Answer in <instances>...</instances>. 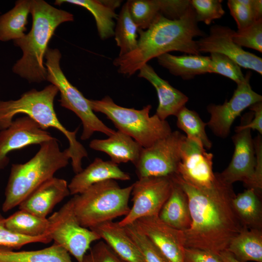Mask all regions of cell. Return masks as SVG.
<instances>
[{"label": "cell", "instance_id": "obj_45", "mask_svg": "<svg viewBox=\"0 0 262 262\" xmlns=\"http://www.w3.org/2000/svg\"><path fill=\"white\" fill-rule=\"evenodd\" d=\"M219 255L223 262H242L237 260L231 253L227 250L220 252Z\"/></svg>", "mask_w": 262, "mask_h": 262}, {"label": "cell", "instance_id": "obj_7", "mask_svg": "<svg viewBox=\"0 0 262 262\" xmlns=\"http://www.w3.org/2000/svg\"><path fill=\"white\" fill-rule=\"evenodd\" d=\"M94 112L104 114L118 130L128 135L143 148L150 147L172 132L165 120L156 115L150 116L152 108L148 104L142 109L128 108L116 104L109 96L99 100L88 99Z\"/></svg>", "mask_w": 262, "mask_h": 262}, {"label": "cell", "instance_id": "obj_35", "mask_svg": "<svg viewBox=\"0 0 262 262\" xmlns=\"http://www.w3.org/2000/svg\"><path fill=\"white\" fill-rule=\"evenodd\" d=\"M209 73H216L227 77L235 82L237 84L242 82L245 78L241 67L227 56L218 53H210Z\"/></svg>", "mask_w": 262, "mask_h": 262}, {"label": "cell", "instance_id": "obj_8", "mask_svg": "<svg viewBox=\"0 0 262 262\" xmlns=\"http://www.w3.org/2000/svg\"><path fill=\"white\" fill-rule=\"evenodd\" d=\"M61 53L58 49L48 48L45 55L47 81L55 85L60 93V105L73 112L81 119L83 130L81 139L86 140L95 132H102L108 136L115 131L106 126L94 113L88 99L68 80L61 66Z\"/></svg>", "mask_w": 262, "mask_h": 262}, {"label": "cell", "instance_id": "obj_13", "mask_svg": "<svg viewBox=\"0 0 262 262\" xmlns=\"http://www.w3.org/2000/svg\"><path fill=\"white\" fill-rule=\"evenodd\" d=\"M213 156L198 143L186 136L177 174L197 188L210 189L219 180L218 173L213 170Z\"/></svg>", "mask_w": 262, "mask_h": 262}, {"label": "cell", "instance_id": "obj_14", "mask_svg": "<svg viewBox=\"0 0 262 262\" xmlns=\"http://www.w3.org/2000/svg\"><path fill=\"white\" fill-rule=\"evenodd\" d=\"M235 32L230 28L214 25L210 28L209 35L196 41L198 51L202 53H218L224 54L236 63L240 67L250 69L262 75V59L245 50L232 40Z\"/></svg>", "mask_w": 262, "mask_h": 262}, {"label": "cell", "instance_id": "obj_17", "mask_svg": "<svg viewBox=\"0 0 262 262\" xmlns=\"http://www.w3.org/2000/svg\"><path fill=\"white\" fill-rule=\"evenodd\" d=\"M134 223L170 262H185L182 230L167 225L158 216L142 217Z\"/></svg>", "mask_w": 262, "mask_h": 262}, {"label": "cell", "instance_id": "obj_4", "mask_svg": "<svg viewBox=\"0 0 262 262\" xmlns=\"http://www.w3.org/2000/svg\"><path fill=\"white\" fill-rule=\"evenodd\" d=\"M58 88L50 84L41 90L32 89L16 100H0V130L7 128L15 115L25 114L36 121L44 130L54 128L61 132L69 143V152L73 171L75 174L82 169V160L88 156L83 146L76 138L79 128L73 131L66 129L59 120L54 108Z\"/></svg>", "mask_w": 262, "mask_h": 262}, {"label": "cell", "instance_id": "obj_33", "mask_svg": "<svg viewBox=\"0 0 262 262\" xmlns=\"http://www.w3.org/2000/svg\"><path fill=\"white\" fill-rule=\"evenodd\" d=\"M127 2L130 16L139 30L148 29L160 14L159 0H130Z\"/></svg>", "mask_w": 262, "mask_h": 262}, {"label": "cell", "instance_id": "obj_31", "mask_svg": "<svg viewBox=\"0 0 262 262\" xmlns=\"http://www.w3.org/2000/svg\"><path fill=\"white\" fill-rule=\"evenodd\" d=\"M138 28L131 19L126 2L122 7L116 19L114 29L115 39L122 56L133 51L136 47Z\"/></svg>", "mask_w": 262, "mask_h": 262}, {"label": "cell", "instance_id": "obj_1", "mask_svg": "<svg viewBox=\"0 0 262 262\" xmlns=\"http://www.w3.org/2000/svg\"><path fill=\"white\" fill-rule=\"evenodd\" d=\"M170 177L188 199L191 223L188 229L182 230L184 247L218 254L226 250L232 239L244 228L232 206L236 196L232 185L224 182L219 176L214 186L200 189L178 174Z\"/></svg>", "mask_w": 262, "mask_h": 262}, {"label": "cell", "instance_id": "obj_28", "mask_svg": "<svg viewBox=\"0 0 262 262\" xmlns=\"http://www.w3.org/2000/svg\"><path fill=\"white\" fill-rule=\"evenodd\" d=\"M260 198L254 189L248 188L233 199L234 210L244 228L262 229V209Z\"/></svg>", "mask_w": 262, "mask_h": 262}, {"label": "cell", "instance_id": "obj_23", "mask_svg": "<svg viewBox=\"0 0 262 262\" xmlns=\"http://www.w3.org/2000/svg\"><path fill=\"white\" fill-rule=\"evenodd\" d=\"M157 58L160 65L168 69L172 75L180 77L184 80L209 73L210 56L193 54L176 56L166 53Z\"/></svg>", "mask_w": 262, "mask_h": 262}, {"label": "cell", "instance_id": "obj_34", "mask_svg": "<svg viewBox=\"0 0 262 262\" xmlns=\"http://www.w3.org/2000/svg\"><path fill=\"white\" fill-rule=\"evenodd\" d=\"M141 252L145 262H170L135 223L124 227Z\"/></svg>", "mask_w": 262, "mask_h": 262}, {"label": "cell", "instance_id": "obj_20", "mask_svg": "<svg viewBox=\"0 0 262 262\" xmlns=\"http://www.w3.org/2000/svg\"><path fill=\"white\" fill-rule=\"evenodd\" d=\"M129 174L111 161L96 158L93 162L74 176L68 184L70 195L80 194L96 183L109 180H128Z\"/></svg>", "mask_w": 262, "mask_h": 262}, {"label": "cell", "instance_id": "obj_24", "mask_svg": "<svg viewBox=\"0 0 262 262\" xmlns=\"http://www.w3.org/2000/svg\"><path fill=\"white\" fill-rule=\"evenodd\" d=\"M173 181L170 195L163 206L158 217L167 225L184 230L189 228L191 223L188 199L179 185Z\"/></svg>", "mask_w": 262, "mask_h": 262}, {"label": "cell", "instance_id": "obj_12", "mask_svg": "<svg viewBox=\"0 0 262 262\" xmlns=\"http://www.w3.org/2000/svg\"><path fill=\"white\" fill-rule=\"evenodd\" d=\"M251 75L250 72L246 74L245 80L237 84L229 101L226 99L222 105L210 104L207 106L211 116L207 124L216 136L222 138L228 137L232 124L241 113L253 104L262 101V96L251 88Z\"/></svg>", "mask_w": 262, "mask_h": 262}, {"label": "cell", "instance_id": "obj_36", "mask_svg": "<svg viewBox=\"0 0 262 262\" xmlns=\"http://www.w3.org/2000/svg\"><path fill=\"white\" fill-rule=\"evenodd\" d=\"M5 219L0 213V246L12 249H19L31 243L47 244L52 241L48 233L37 237H29L15 233L6 227Z\"/></svg>", "mask_w": 262, "mask_h": 262}, {"label": "cell", "instance_id": "obj_30", "mask_svg": "<svg viewBox=\"0 0 262 262\" xmlns=\"http://www.w3.org/2000/svg\"><path fill=\"white\" fill-rule=\"evenodd\" d=\"M6 227L11 231L29 237L48 233L49 220L23 210H19L5 219Z\"/></svg>", "mask_w": 262, "mask_h": 262}, {"label": "cell", "instance_id": "obj_15", "mask_svg": "<svg viewBox=\"0 0 262 262\" xmlns=\"http://www.w3.org/2000/svg\"><path fill=\"white\" fill-rule=\"evenodd\" d=\"M54 138L27 115L13 120L10 126L0 131V170L8 165L9 152L31 145H40Z\"/></svg>", "mask_w": 262, "mask_h": 262}, {"label": "cell", "instance_id": "obj_44", "mask_svg": "<svg viewBox=\"0 0 262 262\" xmlns=\"http://www.w3.org/2000/svg\"><path fill=\"white\" fill-rule=\"evenodd\" d=\"M243 3L250 8L256 21L262 19V0H244Z\"/></svg>", "mask_w": 262, "mask_h": 262}, {"label": "cell", "instance_id": "obj_16", "mask_svg": "<svg viewBox=\"0 0 262 262\" xmlns=\"http://www.w3.org/2000/svg\"><path fill=\"white\" fill-rule=\"evenodd\" d=\"M235 132L232 137L235 147L232 159L228 166L218 175L228 184L240 181L247 189L251 188L256 164L251 130L242 129Z\"/></svg>", "mask_w": 262, "mask_h": 262}, {"label": "cell", "instance_id": "obj_19", "mask_svg": "<svg viewBox=\"0 0 262 262\" xmlns=\"http://www.w3.org/2000/svg\"><path fill=\"white\" fill-rule=\"evenodd\" d=\"M138 76L148 81L155 88L158 98V106L155 115L165 120L170 115L176 116L188 101V98L161 78L153 67L147 64L139 70Z\"/></svg>", "mask_w": 262, "mask_h": 262}, {"label": "cell", "instance_id": "obj_32", "mask_svg": "<svg viewBox=\"0 0 262 262\" xmlns=\"http://www.w3.org/2000/svg\"><path fill=\"white\" fill-rule=\"evenodd\" d=\"M176 116L178 127L185 132L187 138L196 142L206 149L212 147V142L205 131L207 123L203 121L196 111L184 106Z\"/></svg>", "mask_w": 262, "mask_h": 262}, {"label": "cell", "instance_id": "obj_40", "mask_svg": "<svg viewBox=\"0 0 262 262\" xmlns=\"http://www.w3.org/2000/svg\"><path fill=\"white\" fill-rule=\"evenodd\" d=\"M227 4L230 14L236 23L238 31L246 29L256 21L250 8L241 3L239 0H229Z\"/></svg>", "mask_w": 262, "mask_h": 262}, {"label": "cell", "instance_id": "obj_6", "mask_svg": "<svg viewBox=\"0 0 262 262\" xmlns=\"http://www.w3.org/2000/svg\"><path fill=\"white\" fill-rule=\"evenodd\" d=\"M133 188L131 184L121 188L114 180L92 185L72 197L74 211L80 224L90 228L112 221L130 212L129 200Z\"/></svg>", "mask_w": 262, "mask_h": 262}, {"label": "cell", "instance_id": "obj_27", "mask_svg": "<svg viewBox=\"0 0 262 262\" xmlns=\"http://www.w3.org/2000/svg\"><path fill=\"white\" fill-rule=\"evenodd\" d=\"M0 262H73L69 253L54 243L37 250L15 251L0 246Z\"/></svg>", "mask_w": 262, "mask_h": 262}, {"label": "cell", "instance_id": "obj_38", "mask_svg": "<svg viewBox=\"0 0 262 262\" xmlns=\"http://www.w3.org/2000/svg\"><path fill=\"white\" fill-rule=\"evenodd\" d=\"M236 44L262 52V19L242 31L234 32L232 37Z\"/></svg>", "mask_w": 262, "mask_h": 262}, {"label": "cell", "instance_id": "obj_41", "mask_svg": "<svg viewBox=\"0 0 262 262\" xmlns=\"http://www.w3.org/2000/svg\"><path fill=\"white\" fill-rule=\"evenodd\" d=\"M160 14L176 20L181 18L191 6L190 0H159Z\"/></svg>", "mask_w": 262, "mask_h": 262}, {"label": "cell", "instance_id": "obj_9", "mask_svg": "<svg viewBox=\"0 0 262 262\" xmlns=\"http://www.w3.org/2000/svg\"><path fill=\"white\" fill-rule=\"evenodd\" d=\"M48 219L47 232L52 240L78 262H82L93 242L101 239L95 232L80 224L74 213L72 198Z\"/></svg>", "mask_w": 262, "mask_h": 262}, {"label": "cell", "instance_id": "obj_10", "mask_svg": "<svg viewBox=\"0 0 262 262\" xmlns=\"http://www.w3.org/2000/svg\"><path fill=\"white\" fill-rule=\"evenodd\" d=\"M186 136L172 131L148 147L143 148L134 165L138 179L169 177L177 173L181 160V147Z\"/></svg>", "mask_w": 262, "mask_h": 262}, {"label": "cell", "instance_id": "obj_42", "mask_svg": "<svg viewBox=\"0 0 262 262\" xmlns=\"http://www.w3.org/2000/svg\"><path fill=\"white\" fill-rule=\"evenodd\" d=\"M256 164L251 188L254 189L260 196L262 189V139L259 134L253 139Z\"/></svg>", "mask_w": 262, "mask_h": 262}, {"label": "cell", "instance_id": "obj_22", "mask_svg": "<svg viewBox=\"0 0 262 262\" xmlns=\"http://www.w3.org/2000/svg\"><path fill=\"white\" fill-rule=\"evenodd\" d=\"M89 147L106 153L111 161L117 164L131 162L134 165L143 148L131 137L119 130L106 139L92 140Z\"/></svg>", "mask_w": 262, "mask_h": 262}, {"label": "cell", "instance_id": "obj_11", "mask_svg": "<svg viewBox=\"0 0 262 262\" xmlns=\"http://www.w3.org/2000/svg\"><path fill=\"white\" fill-rule=\"evenodd\" d=\"M173 184L170 176L138 179L132 184V206L129 213L118 222L119 225L126 226L144 217L158 216L170 195Z\"/></svg>", "mask_w": 262, "mask_h": 262}, {"label": "cell", "instance_id": "obj_43", "mask_svg": "<svg viewBox=\"0 0 262 262\" xmlns=\"http://www.w3.org/2000/svg\"><path fill=\"white\" fill-rule=\"evenodd\" d=\"M185 262H223L219 254L198 248L184 247Z\"/></svg>", "mask_w": 262, "mask_h": 262}, {"label": "cell", "instance_id": "obj_37", "mask_svg": "<svg viewBox=\"0 0 262 262\" xmlns=\"http://www.w3.org/2000/svg\"><path fill=\"white\" fill-rule=\"evenodd\" d=\"M221 0H191L197 22L210 25L213 20L221 18L225 12Z\"/></svg>", "mask_w": 262, "mask_h": 262}, {"label": "cell", "instance_id": "obj_3", "mask_svg": "<svg viewBox=\"0 0 262 262\" xmlns=\"http://www.w3.org/2000/svg\"><path fill=\"white\" fill-rule=\"evenodd\" d=\"M30 14L32 17L30 31L13 41L22 50V55L14 65L12 70L30 83H39L47 81L44 60L50 38L59 25L73 21L74 16L43 0H31Z\"/></svg>", "mask_w": 262, "mask_h": 262}, {"label": "cell", "instance_id": "obj_2", "mask_svg": "<svg viewBox=\"0 0 262 262\" xmlns=\"http://www.w3.org/2000/svg\"><path fill=\"white\" fill-rule=\"evenodd\" d=\"M197 23L191 5L179 19H169L159 14L148 29L138 30L136 48L128 54L118 56L113 64L119 73L129 77L152 59L170 51L200 55L194 38L206 34Z\"/></svg>", "mask_w": 262, "mask_h": 262}, {"label": "cell", "instance_id": "obj_21", "mask_svg": "<svg viewBox=\"0 0 262 262\" xmlns=\"http://www.w3.org/2000/svg\"><path fill=\"white\" fill-rule=\"evenodd\" d=\"M127 262H145L139 249L118 222L106 221L89 228Z\"/></svg>", "mask_w": 262, "mask_h": 262}, {"label": "cell", "instance_id": "obj_25", "mask_svg": "<svg viewBox=\"0 0 262 262\" xmlns=\"http://www.w3.org/2000/svg\"><path fill=\"white\" fill-rule=\"evenodd\" d=\"M226 250L242 262H262V229L243 228L232 239Z\"/></svg>", "mask_w": 262, "mask_h": 262}, {"label": "cell", "instance_id": "obj_39", "mask_svg": "<svg viewBox=\"0 0 262 262\" xmlns=\"http://www.w3.org/2000/svg\"><path fill=\"white\" fill-rule=\"evenodd\" d=\"M82 262H127L118 256L103 241L90 247Z\"/></svg>", "mask_w": 262, "mask_h": 262}, {"label": "cell", "instance_id": "obj_18", "mask_svg": "<svg viewBox=\"0 0 262 262\" xmlns=\"http://www.w3.org/2000/svg\"><path fill=\"white\" fill-rule=\"evenodd\" d=\"M69 195L66 181L53 177L29 195L19 204V209L46 218L54 207Z\"/></svg>", "mask_w": 262, "mask_h": 262}, {"label": "cell", "instance_id": "obj_26", "mask_svg": "<svg viewBox=\"0 0 262 262\" xmlns=\"http://www.w3.org/2000/svg\"><path fill=\"white\" fill-rule=\"evenodd\" d=\"M31 6V0H18L12 9L0 16V41H14L25 35Z\"/></svg>", "mask_w": 262, "mask_h": 262}, {"label": "cell", "instance_id": "obj_29", "mask_svg": "<svg viewBox=\"0 0 262 262\" xmlns=\"http://www.w3.org/2000/svg\"><path fill=\"white\" fill-rule=\"evenodd\" d=\"M68 3L82 7L89 11L93 16L100 38L102 40L114 36L115 25V19L118 15L115 10L108 6L100 0H56L54 4L61 5Z\"/></svg>", "mask_w": 262, "mask_h": 262}, {"label": "cell", "instance_id": "obj_5", "mask_svg": "<svg viewBox=\"0 0 262 262\" xmlns=\"http://www.w3.org/2000/svg\"><path fill=\"white\" fill-rule=\"evenodd\" d=\"M40 146L38 152L28 162L12 165L2 205L3 212L18 206L33 190L68 164V150H61L56 138Z\"/></svg>", "mask_w": 262, "mask_h": 262}]
</instances>
